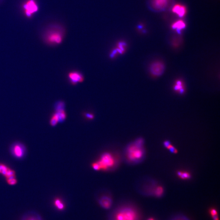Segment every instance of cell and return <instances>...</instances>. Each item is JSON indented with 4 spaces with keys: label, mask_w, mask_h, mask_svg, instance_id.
I'll return each instance as SVG.
<instances>
[{
    "label": "cell",
    "mask_w": 220,
    "mask_h": 220,
    "mask_svg": "<svg viewBox=\"0 0 220 220\" xmlns=\"http://www.w3.org/2000/svg\"><path fill=\"white\" fill-rule=\"evenodd\" d=\"M168 149L169 150V151H170L172 153H177V150H176V149L174 147V146H173L172 144H171V145H170V146L169 147Z\"/></svg>",
    "instance_id": "obj_24"
},
{
    "label": "cell",
    "mask_w": 220,
    "mask_h": 220,
    "mask_svg": "<svg viewBox=\"0 0 220 220\" xmlns=\"http://www.w3.org/2000/svg\"><path fill=\"white\" fill-rule=\"evenodd\" d=\"M0 170H1L2 171H7L9 169V168L7 166H6L5 165H4L3 164H0Z\"/></svg>",
    "instance_id": "obj_25"
},
{
    "label": "cell",
    "mask_w": 220,
    "mask_h": 220,
    "mask_svg": "<svg viewBox=\"0 0 220 220\" xmlns=\"http://www.w3.org/2000/svg\"><path fill=\"white\" fill-rule=\"evenodd\" d=\"M153 220V219H149V220Z\"/></svg>",
    "instance_id": "obj_32"
},
{
    "label": "cell",
    "mask_w": 220,
    "mask_h": 220,
    "mask_svg": "<svg viewBox=\"0 0 220 220\" xmlns=\"http://www.w3.org/2000/svg\"><path fill=\"white\" fill-rule=\"evenodd\" d=\"M126 43L125 42L123 41L119 42L116 45V47L115 49L117 53L120 54H123L126 50Z\"/></svg>",
    "instance_id": "obj_13"
},
{
    "label": "cell",
    "mask_w": 220,
    "mask_h": 220,
    "mask_svg": "<svg viewBox=\"0 0 220 220\" xmlns=\"http://www.w3.org/2000/svg\"><path fill=\"white\" fill-rule=\"evenodd\" d=\"M8 184L9 185H14L17 183V180L15 178L6 180Z\"/></svg>",
    "instance_id": "obj_21"
},
{
    "label": "cell",
    "mask_w": 220,
    "mask_h": 220,
    "mask_svg": "<svg viewBox=\"0 0 220 220\" xmlns=\"http://www.w3.org/2000/svg\"><path fill=\"white\" fill-rule=\"evenodd\" d=\"M54 205L57 208L60 210H64L65 208V205L61 199L57 198L54 200Z\"/></svg>",
    "instance_id": "obj_14"
},
{
    "label": "cell",
    "mask_w": 220,
    "mask_h": 220,
    "mask_svg": "<svg viewBox=\"0 0 220 220\" xmlns=\"http://www.w3.org/2000/svg\"><path fill=\"white\" fill-rule=\"evenodd\" d=\"M112 199L109 196H102L98 200L99 205L103 208L108 209L111 207L112 204Z\"/></svg>",
    "instance_id": "obj_10"
},
{
    "label": "cell",
    "mask_w": 220,
    "mask_h": 220,
    "mask_svg": "<svg viewBox=\"0 0 220 220\" xmlns=\"http://www.w3.org/2000/svg\"><path fill=\"white\" fill-rule=\"evenodd\" d=\"M155 190V194L157 197L161 196L163 194L164 189L161 186H157Z\"/></svg>",
    "instance_id": "obj_19"
},
{
    "label": "cell",
    "mask_w": 220,
    "mask_h": 220,
    "mask_svg": "<svg viewBox=\"0 0 220 220\" xmlns=\"http://www.w3.org/2000/svg\"><path fill=\"white\" fill-rule=\"evenodd\" d=\"M25 220H41V219L38 217L37 216H30Z\"/></svg>",
    "instance_id": "obj_26"
},
{
    "label": "cell",
    "mask_w": 220,
    "mask_h": 220,
    "mask_svg": "<svg viewBox=\"0 0 220 220\" xmlns=\"http://www.w3.org/2000/svg\"><path fill=\"white\" fill-rule=\"evenodd\" d=\"M171 143L170 141H165L164 142V147H165L166 148L168 149L169 147H170V145H171Z\"/></svg>",
    "instance_id": "obj_27"
},
{
    "label": "cell",
    "mask_w": 220,
    "mask_h": 220,
    "mask_svg": "<svg viewBox=\"0 0 220 220\" xmlns=\"http://www.w3.org/2000/svg\"><path fill=\"white\" fill-rule=\"evenodd\" d=\"M172 12L179 17H183L186 14V8L181 4H176L172 8Z\"/></svg>",
    "instance_id": "obj_11"
},
{
    "label": "cell",
    "mask_w": 220,
    "mask_h": 220,
    "mask_svg": "<svg viewBox=\"0 0 220 220\" xmlns=\"http://www.w3.org/2000/svg\"><path fill=\"white\" fill-rule=\"evenodd\" d=\"M186 27V24L184 21L182 20H179L174 22L172 25V28L176 30L178 32H180L182 30L184 29Z\"/></svg>",
    "instance_id": "obj_12"
},
{
    "label": "cell",
    "mask_w": 220,
    "mask_h": 220,
    "mask_svg": "<svg viewBox=\"0 0 220 220\" xmlns=\"http://www.w3.org/2000/svg\"><path fill=\"white\" fill-rule=\"evenodd\" d=\"M170 0H151L152 8L155 10H161L165 9L168 5Z\"/></svg>",
    "instance_id": "obj_9"
},
{
    "label": "cell",
    "mask_w": 220,
    "mask_h": 220,
    "mask_svg": "<svg viewBox=\"0 0 220 220\" xmlns=\"http://www.w3.org/2000/svg\"><path fill=\"white\" fill-rule=\"evenodd\" d=\"M64 106H65V104H64V102L62 101H59L57 102L54 104V109H55V111H60V110H64Z\"/></svg>",
    "instance_id": "obj_17"
},
{
    "label": "cell",
    "mask_w": 220,
    "mask_h": 220,
    "mask_svg": "<svg viewBox=\"0 0 220 220\" xmlns=\"http://www.w3.org/2000/svg\"><path fill=\"white\" fill-rule=\"evenodd\" d=\"M178 176L182 179H190L191 175L190 174L187 172L179 171L177 173Z\"/></svg>",
    "instance_id": "obj_16"
},
{
    "label": "cell",
    "mask_w": 220,
    "mask_h": 220,
    "mask_svg": "<svg viewBox=\"0 0 220 220\" xmlns=\"http://www.w3.org/2000/svg\"><path fill=\"white\" fill-rule=\"evenodd\" d=\"M58 122H59L58 116L56 113H54L53 115H52V117H51L50 124L52 126H55L57 124Z\"/></svg>",
    "instance_id": "obj_18"
},
{
    "label": "cell",
    "mask_w": 220,
    "mask_h": 220,
    "mask_svg": "<svg viewBox=\"0 0 220 220\" xmlns=\"http://www.w3.org/2000/svg\"><path fill=\"white\" fill-rule=\"evenodd\" d=\"M25 148L24 145L20 143L14 144L11 148L12 153L17 158H22L25 153Z\"/></svg>",
    "instance_id": "obj_6"
},
{
    "label": "cell",
    "mask_w": 220,
    "mask_h": 220,
    "mask_svg": "<svg viewBox=\"0 0 220 220\" xmlns=\"http://www.w3.org/2000/svg\"><path fill=\"white\" fill-rule=\"evenodd\" d=\"M137 215L134 210L125 208L120 210L116 214V220H137Z\"/></svg>",
    "instance_id": "obj_4"
},
{
    "label": "cell",
    "mask_w": 220,
    "mask_h": 220,
    "mask_svg": "<svg viewBox=\"0 0 220 220\" xmlns=\"http://www.w3.org/2000/svg\"><path fill=\"white\" fill-rule=\"evenodd\" d=\"M164 70V66L161 62H155L152 63L150 67V71L152 75L159 76L161 75Z\"/></svg>",
    "instance_id": "obj_7"
},
{
    "label": "cell",
    "mask_w": 220,
    "mask_h": 220,
    "mask_svg": "<svg viewBox=\"0 0 220 220\" xmlns=\"http://www.w3.org/2000/svg\"><path fill=\"white\" fill-rule=\"evenodd\" d=\"M210 213H211V214L212 215V216H216V215H217V211L215 210V209H211V211H210Z\"/></svg>",
    "instance_id": "obj_28"
},
{
    "label": "cell",
    "mask_w": 220,
    "mask_h": 220,
    "mask_svg": "<svg viewBox=\"0 0 220 220\" xmlns=\"http://www.w3.org/2000/svg\"><path fill=\"white\" fill-rule=\"evenodd\" d=\"M65 33V29L61 24H52L43 32L42 39L46 45L56 46L62 42Z\"/></svg>",
    "instance_id": "obj_2"
},
{
    "label": "cell",
    "mask_w": 220,
    "mask_h": 220,
    "mask_svg": "<svg viewBox=\"0 0 220 220\" xmlns=\"http://www.w3.org/2000/svg\"><path fill=\"white\" fill-rule=\"evenodd\" d=\"M214 220H219V218L218 217L217 215H216L214 216H212Z\"/></svg>",
    "instance_id": "obj_30"
},
{
    "label": "cell",
    "mask_w": 220,
    "mask_h": 220,
    "mask_svg": "<svg viewBox=\"0 0 220 220\" xmlns=\"http://www.w3.org/2000/svg\"><path fill=\"white\" fill-rule=\"evenodd\" d=\"M23 8L25 15L28 18H31L38 10V7L35 0H27L23 4Z\"/></svg>",
    "instance_id": "obj_5"
},
{
    "label": "cell",
    "mask_w": 220,
    "mask_h": 220,
    "mask_svg": "<svg viewBox=\"0 0 220 220\" xmlns=\"http://www.w3.org/2000/svg\"><path fill=\"white\" fill-rule=\"evenodd\" d=\"M1 170H0V174H1Z\"/></svg>",
    "instance_id": "obj_31"
},
{
    "label": "cell",
    "mask_w": 220,
    "mask_h": 220,
    "mask_svg": "<svg viewBox=\"0 0 220 220\" xmlns=\"http://www.w3.org/2000/svg\"><path fill=\"white\" fill-rule=\"evenodd\" d=\"M6 180H8V179H14V178H15V175H12V176H10L7 177H6Z\"/></svg>",
    "instance_id": "obj_29"
},
{
    "label": "cell",
    "mask_w": 220,
    "mask_h": 220,
    "mask_svg": "<svg viewBox=\"0 0 220 220\" xmlns=\"http://www.w3.org/2000/svg\"><path fill=\"white\" fill-rule=\"evenodd\" d=\"M174 89L178 91L180 93L183 91V87L182 83L181 81H177L174 86Z\"/></svg>",
    "instance_id": "obj_20"
},
{
    "label": "cell",
    "mask_w": 220,
    "mask_h": 220,
    "mask_svg": "<svg viewBox=\"0 0 220 220\" xmlns=\"http://www.w3.org/2000/svg\"><path fill=\"white\" fill-rule=\"evenodd\" d=\"M58 116V122L61 123L63 122L65 120L67 117V115L64 110H62L60 111H55Z\"/></svg>",
    "instance_id": "obj_15"
},
{
    "label": "cell",
    "mask_w": 220,
    "mask_h": 220,
    "mask_svg": "<svg viewBox=\"0 0 220 220\" xmlns=\"http://www.w3.org/2000/svg\"><path fill=\"white\" fill-rule=\"evenodd\" d=\"M118 157L111 152L102 153L99 159L92 163L91 167L96 171H109L117 166L119 161Z\"/></svg>",
    "instance_id": "obj_3"
},
{
    "label": "cell",
    "mask_w": 220,
    "mask_h": 220,
    "mask_svg": "<svg viewBox=\"0 0 220 220\" xmlns=\"http://www.w3.org/2000/svg\"><path fill=\"white\" fill-rule=\"evenodd\" d=\"M15 175V172L14 170H12L9 168L6 174L5 175V177L8 176H12V175Z\"/></svg>",
    "instance_id": "obj_22"
},
{
    "label": "cell",
    "mask_w": 220,
    "mask_h": 220,
    "mask_svg": "<svg viewBox=\"0 0 220 220\" xmlns=\"http://www.w3.org/2000/svg\"><path fill=\"white\" fill-rule=\"evenodd\" d=\"M144 141L138 138L127 146L125 150V157L129 164H135L142 162L145 157Z\"/></svg>",
    "instance_id": "obj_1"
},
{
    "label": "cell",
    "mask_w": 220,
    "mask_h": 220,
    "mask_svg": "<svg viewBox=\"0 0 220 220\" xmlns=\"http://www.w3.org/2000/svg\"><path fill=\"white\" fill-rule=\"evenodd\" d=\"M85 117L89 120H92L94 118V115L92 113H86L84 114Z\"/></svg>",
    "instance_id": "obj_23"
},
{
    "label": "cell",
    "mask_w": 220,
    "mask_h": 220,
    "mask_svg": "<svg viewBox=\"0 0 220 220\" xmlns=\"http://www.w3.org/2000/svg\"><path fill=\"white\" fill-rule=\"evenodd\" d=\"M68 78L71 83L76 85L77 83H81L84 81V77L81 73L77 71L70 72L68 74Z\"/></svg>",
    "instance_id": "obj_8"
}]
</instances>
